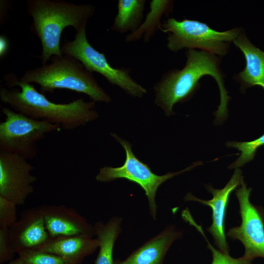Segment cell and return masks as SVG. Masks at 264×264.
I'll return each instance as SVG.
<instances>
[{
  "label": "cell",
  "mask_w": 264,
  "mask_h": 264,
  "mask_svg": "<svg viewBox=\"0 0 264 264\" xmlns=\"http://www.w3.org/2000/svg\"><path fill=\"white\" fill-rule=\"evenodd\" d=\"M228 147H233L241 152L240 156L228 168L237 169L252 160L257 150L264 145V133L258 138L245 142L229 141L226 144Z\"/></svg>",
  "instance_id": "obj_20"
},
{
  "label": "cell",
  "mask_w": 264,
  "mask_h": 264,
  "mask_svg": "<svg viewBox=\"0 0 264 264\" xmlns=\"http://www.w3.org/2000/svg\"><path fill=\"white\" fill-rule=\"evenodd\" d=\"M173 8V1L152 0L150 2L149 11L139 27L134 32L128 34L124 41L136 42L142 39L148 43L158 30H160L161 19L163 16L170 14Z\"/></svg>",
  "instance_id": "obj_17"
},
{
  "label": "cell",
  "mask_w": 264,
  "mask_h": 264,
  "mask_svg": "<svg viewBox=\"0 0 264 264\" xmlns=\"http://www.w3.org/2000/svg\"><path fill=\"white\" fill-rule=\"evenodd\" d=\"M50 238L40 207L23 211L9 228L10 244L15 253L38 249Z\"/></svg>",
  "instance_id": "obj_12"
},
{
  "label": "cell",
  "mask_w": 264,
  "mask_h": 264,
  "mask_svg": "<svg viewBox=\"0 0 264 264\" xmlns=\"http://www.w3.org/2000/svg\"><path fill=\"white\" fill-rule=\"evenodd\" d=\"M50 237L81 236L92 238L94 227L75 209L65 205L40 207Z\"/></svg>",
  "instance_id": "obj_13"
},
{
  "label": "cell",
  "mask_w": 264,
  "mask_h": 264,
  "mask_svg": "<svg viewBox=\"0 0 264 264\" xmlns=\"http://www.w3.org/2000/svg\"><path fill=\"white\" fill-rule=\"evenodd\" d=\"M179 235L172 229L165 230L120 264H160L168 249Z\"/></svg>",
  "instance_id": "obj_16"
},
{
  "label": "cell",
  "mask_w": 264,
  "mask_h": 264,
  "mask_svg": "<svg viewBox=\"0 0 264 264\" xmlns=\"http://www.w3.org/2000/svg\"><path fill=\"white\" fill-rule=\"evenodd\" d=\"M33 169L23 157L0 152V196L17 205L24 204L34 192L37 178L31 173Z\"/></svg>",
  "instance_id": "obj_10"
},
{
  "label": "cell",
  "mask_w": 264,
  "mask_h": 264,
  "mask_svg": "<svg viewBox=\"0 0 264 264\" xmlns=\"http://www.w3.org/2000/svg\"><path fill=\"white\" fill-rule=\"evenodd\" d=\"M14 253L10 244L9 228H0V264L10 260Z\"/></svg>",
  "instance_id": "obj_24"
},
{
  "label": "cell",
  "mask_w": 264,
  "mask_h": 264,
  "mask_svg": "<svg viewBox=\"0 0 264 264\" xmlns=\"http://www.w3.org/2000/svg\"><path fill=\"white\" fill-rule=\"evenodd\" d=\"M145 3V0H118L111 30L119 33L135 31L142 22Z\"/></svg>",
  "instance_id": "obj_18"
},
{
  "label": "cell",
  "mask_w": 264,
  "mask_h": 264,
  "mask_svg": "<svg viewBox=\"0 0 264 264\" xmlns=\"http://www.w3.org/2000/svg\"><path fill=\"white\" fill-rule=\"evenodd\" d=\"M99 247L97 239L81 236L50 237L37 249L49 252L78 264Z\"/></svg>",
  "instance_id": "obj_15"
},
{
  "label": "cell",
  "mask_w": 264,
  "mask_h": 264,
  "mask_svg": "<svg viewBox=\"0 0 264 264\" xmlns=\"http://www.w3.org/2000/svg\"><path fill=\"white\" fill-rule=\"evenodd\" d=\"M50 59L48 64L26 70L20 81L37 84L43 94L52 93L57 89H66L85 94L95 102L111 101L92 73L78 60L66 55L53 56Z\"/></svg>",
  "instance_id": "obj_4"
},
{
  "label": "cell",
  "mask_w": 264,
  "mask_h": 264,
  "mask_svg": "<svg viewBox=\"0 0 264 264\" xmlns=\"http://www.w3.org/2000/svg\"><path fill=\"white\" fill-rule=\"evenodd\" d=\"M5 116L0 123V152L18 154L28 160L38 153V142L61 127L36 120L8 107H1Z\"/></svg>",
  "instance_id": "obj_6"
},
{
  "label": "cell",
  "mask_w": 264,
  "mask_h": 264,
  "mask_svg": "<svg viewBox=\"0 0 264 264\" xmlns=\"http://www.w3.org/2000/svg\"><path fill=\"white\" fill-rule=\"evenodd\" d=\"M111 135L124 149L126 153L125 161L120 167L106 166L100 168L96 176V180L106 182L118 178H124L138 184L144 190L148 198L151 215L154 219H155L156 212L155 198L159 186L168 179L202 164L201 162H196L180 171L158 176L154 174L147 164L136 157L129 142L114 133H111Z\"/></svg>",
  "instance_id": "obj_8"
},
{
  "label": "cell",
  "mask_w": 264,
  "mask_h": 264,
  "mask_svg": "<svg viewBox=\"0 0 264 264\" xmlns=\"http://www.w3.org/2000/svg\"><path fill=\"white\" fill-rule=\"evenodd\" d=\"M4 80L10 88H0L1 101L14 110L33 119L73 130L99 116L93 101L86 102L79 98L68 103H55L37 91L31 84L20 81L13 73L6 74Z\"/></svg>",
  "instance_id": "obj_2"
},
{
  "label": "cell",
  "mask_w": 264,
  "mask_h": 264,
  "mask_svg": "<svg viewBox=\"0 0 264 264\" xmlns=\"http://www.w3.org/2000/svg\"><path fill=\"white\" fill-rule=\"evenodd\" d=\"M233 43L243 53L245 60L244 69L234 77L241 85V91L244 92L254 86L264 89V52L251 43L242 30Z\"/></svg>",
  "instance_id": "obj_14"
},
{
  "label": "cell",
  "mask_w": 264,
  "mask_h": 264,
  "mask_svg": "<svg viewBox=\"0 0 264 264\" xmlns=\"http://www.w3.org/2000/svg\"><path fill=\"white\" fill-rule=\"evenodd\" d=\"M16 205L0 196V228H9L17 220Z\"/></svg>",
  "instance_id": "obj_23"
},
{
  "label": "cell",
  "mask_w": 264,
  "mask_h": 264,
  "mask_svg": "<svg viewBox=\"0 0 264 264\" xmlns=\"http://www.w3.org/2000/svg\"><path fill=\"white\" fill-rule=\"evenodd\" d=\"M236 28L225 31H218L200 21L184 19L178 21L170 18L161 23L160 30L167 33V48L177 52L184 49L206 51L217 56H223L242 31Z\"/></svg>",
  "instance_id": "obj_5"
},
{
  "label": "cell",
  "mask_w": 264,
  "mask_h": 264,
  "mask_svg": "<svg viewBox=\"0 0 264 264\" xmlns=\"http://www.w3.org/2000/svg\"><path fill=\"white\" fill-rule=\"evenodd\" d=\"M8 264H24L21 259L18 257L14 260H11Z\"/></svg>",
  "instance_id": "obj_26"
},
{
  "label": "cell",
  "mask_w": 264,
  "mask_h": 264,
  "mask_svg": "<svg viewBox=\"0 0 264 264\" xmlns=\"http://www.w3.org/2000/svg\"><path fill=\"white\" fill-rule=\"evenodd\" d=\"M243 179L242 171L240 168L235 171L226 185L221 189H216L210 185L206 187L212 193L213 198L210 200H203L188 193L185 197L186 200L199 202L209 206L212 211V223L207 228L212 235L214 242L220 250L229 253V246L225 233V219L230 196L232 192L241 184Z\"/></svg>",
  "instance_id": "obj_11"
},
{
  "label": "cell",
  "mask_w": 264,
  "mask_h": 264,
  "mask_svg": "<svg viewBox=\"0 0 264 264\" xmlns=\"http://www.w3.org/2000/svg\"><path fill=\"white\" fill-rule=\"evenodd\" d=\"M18 254L24 264H75L61 256L37 249L24 250Z\"/></svg>",
  "instance_id": "obj_21"
},
{
  "label": "cell",
  "mask_w": 264,
  "mask_h": 264,
  "mask_svg": "<svg viewBox=\"0 0 264 264\" xmlns=\"http://www.w3.org/2000/svg\"><path fill=\"white\" fill-rule=\"evenodd\" d=\"M251 190L242 179L235 193L240 205L241 224L230 229L227 236L239 240L245 248L242 257L252 261L257 257L264 258V210L250 202Z\"/></svg>",
  "instance_id": "obj_9"
},
{
  "label": "cell",
  "mask_w": 264,
  "mask_h": 264,
  "mask_svg": "<svg viewBox=\"0 0 264 264\" xmlns=\"http://www.w3.org/2000/svg\"><path fill=\"white\" fill-rule=\"evenodd\" d=\"M26 11L33 20L31 30L39 39L42 51L39 58L46 64L53 56H62L63 30L72 26L76 31L87 26L95 12L90 4H75L64 0H28Z\"/></svg>",
  "instance_id": "obj_3"
},
{
  "label": "cell",
  "mask_w": 264,
  "mask_h": 264,
  "mask_svg": "<svg viewBox=\"0 0 264 264\" xmlns=\"http://www.w3.org/2000/svg\"><path fill=\"white\" fill-rule=\"evenodd\" d=\"M120 219L116 217L110 219L105 224L95 223L94 231L100 247L95 264H113V248L120 232Z\"/></svg>",
  "instance_id": "obj_19"
},
{
  "label": "cell",
  "mask_w": 264,
  "mask_h": 264,
  "mask_svg": "<svg viewBox=\"0 0 264 264\" xmlns=\"http://www.w3.org/2000/svg\"><path fill=\"white\" fill-rule=\"evenodd\" d=\"M9 43L7 38L3 35L0 36V56L3 57L8 49Z\"/></svg>",
  "instance_id": "obj_25"
},
{
  "label": "cell",
  "mask_w": 264,
  "mask_h": 264,
  "mask_svg": "<svg viewBox=\"0 0 264 264\" xmlns=\"http://www.w3.org/2000/svg\"><path fill=\"white\" fill-rule=\"evenodd\" d=\"M185 219L190 224L196 227L206 240L208 243L207 247L211 250L212 254L213 260L211 264H252L251 261L243 257L234 258L229 256L228 253H225L220 250L216 249L207 240L201 226L196 223L190 214L188 215Z\"/></svg>",
  "instance_id": "obj_22"
},
{
  "label": "cell",
  "mask_w": 264,
  "mask_h": 264,
  "mask_svg": "<svg viewBox=\"0 0 264 264\" xmlns=\"http://www.w3.org/2000/svg\"><path fill=\"white\" fill-rule=\"evenodd\" d=\"M185 56L186 61L182 68L170 69L154 84V103L163 110L167 116L174 114V106L189 100L199 88L200 79L210 75L217 82L220 93V104L215 112L216 121L222 122L227 115V105L231 98L224 87L220 59L213 54L196 49H188Z\"/></svg>",
  "instance_id": "obj_1"
},
{
  "label": "cell",
  "mask_w": 264,
  "mask_h": 264,
  "mask_svg": "<svg viewBox=\"0 0 264 264\" xmlns=\"http://www.w3.org/2000/svg\"><path fill=\"white\" fill-rule=\"evenodd\" d=\"M61 50L63 55L76 59L87 70L99 73L111 85L118 86L131 96L141 98L147 93L146 89L130 75V69L112 67L105 54L90 44L86 35V26L76 31L73 40H65Z\"/></svg>",
  "instance_id": "obj_7"
}]
</instances>
